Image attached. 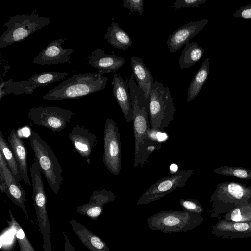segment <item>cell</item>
Wrapping results in <instances>:
<instances>
[{
    "instance_id": "obj_27",
    "label": "cell",
    "mask_w": 251,
    "mask_h": 251,
    "mask_svg": "<svg viewBox=\"0 0 251 251\" xmlns=\"http://www.w3.org/2000/svg\"><path fill=\"white\" fill-rule=\"evenodd\" d=\"M143 0H123V8H127L131 13L138 12L140 15H142L143 13Z\"/></svg>"
},
{
    "instance_id": "obj_13",
    "label": "cell",
    "mask_w": 251,
    "mask_h": 251,
    "mask_svg": "<svg viewBox=\"0 0 251 251\" xmlns=\"http://www.w3.org/2000/svg\"><path fill=\"white\" fill-rule=\"evenodd\" d=\"M66 40V38H59L50 42L34 58L33 62L40 65L71 63L70 55L73 50L62 46Z\"/></svg>"
},
{
    "instance_id": "obj_24",
    "label": "cell",
    "mask_w": 251,
    "mask_h": 251,
    "mask_svg": "<svg viewBox=\"0 0 251 251\" xmlns=\"http://www.w3.org/2000/svg\"><path fill=\"white\" fill-rule=\"evenodd\" d=\"M0 151L4 157L8 167L16 180L20 183L22 177L17 160L10 145L7 144L1 131H0Z\"/></svg>"
},
{
    "instance_id": "obj_1",
    "label": "cell",
    "mask_w": 251,
    "mask_h": 251,
    "mask_svg": "<svg viewBox=\"0 0 251 251\" xmlns=\"http://www.w3.org/2000/svg\"><path fill=\"white\" fill-rule=\"evenodd\" d=\"M128 87L133 109L132 125L134 137L133 166L143 167L149 157L160 147V143L151 135L149 119V99L143 90L137 85L132 74Z\"/></svg>"
},
{
    "instance_id": "obj_6",
    "label": "cell",
    "mask_w": 251,
    "mask_h": 251,
    "mask_svg": "<svg viewBox=\"0 0 251 251\" xmlns=\"http://www.w3.org/2000/svg\"><path fill=\"white\" fill-rule=\"evenodd\" d=\"M202 218L185 211L164 210L157 212L147 219L148 227L163 233L186 232L198 226Z\"/></svg>"
},
{
    "instance_id": "obj_29",
    "label": "cell",
    "mask_w": 251,
    "mask_h": 251,
    "mask_svg": "<svg viewBox=\"0 0 251 251\" xmlns=\"http://www.w3.org/2000/svg\"><path fill=\"white\" fill-rule=\"evenodd\" d=\"M233 16L244 19H251V3L239 8L233 14Z\"/></svg>"
},
{
    "instance_id": "obj_28",
    "label": "cell",
    "mask_w": 251,
    "mask_h": 251,
    "mask_svg": "<svg viewBox=\"0 0 251 251\" xmlns=\"http://www.w3.org/2000/svg\"><path fill=\"white\" fill-rule=\"evenodd\" d=\"M207 0H176L173 3L175 9L181 8L197 7L200 4L205 2Z\"/></svg>"
},
{
    "instance_id": "obj_30",
    "label": "cell",
    "mask_w": 251,
    "mask_h": 251,
    "mask_svg": "<svg viewBox=\"0 0 251 251\" xmlns=\"http://www.w3.org/2000/svg\"><path fill=\"white\" fill-rule=\"evenodd\" d=\"M228 192L237 199H241L244 195L242 186L235 183H231L228 185Z\"/></svg>"
},
{
    "instance_id": "obj_9",
    "label": "cell",
    "mask_w": 251,
    "mask_h": 251,
    "mask_svg": "<svg viewBox=\"0 0 251 251\" xmlns=\"http://www.w3.org/2000/svg\"><path fill=\"white\" fill-rule=\"evenodd\" d=\"M193 173V170H181L159 180L147 189L140 196L136 204L141 206L150 203L162 198L177 188L184 187Z\"/></svg>"
},
{
    "instance_id": "obj_5",
    "label": "cell",
    "mask_w": 251,
    "mask_h": 251,
    "mask_svg": "<svg viewBox=\"0 0 251 251\" xmlns=\"http://www.w3.org/2000/svg\"><path fill=\"white\" fill-rule=\"evenodd\" d=\"M50 23L49 18L32 14L12 16L3 25L7 29L0 37V48L24 40Z\"/></svg>"
},
{
    "instance_id": "obj_32",
    "label": "cell",
    "mask_w": 251,
    "mask_h": 251,
    "mask_svg": "<svg viewBox=\"0 0 251 251\" xmlns=\"http://www.w3.org/2000/svg\"><path fill=\"white\" fill-rule=\"evenodd\" d=\"M63 234L64 235L65 239V251H76L75 248L72 246V245L70 243L68 238V236H67L65 232H63Z\"/></svg>"
},
{
    "instance_id": "obj_31",
    "label": "cell",
    "mask_w": 251,
    "mask_h": 251,
    "mask_svg": "<svg viewBox=\"0 0 251 251\" xmlns=\"http://www.w3.org/2000/svg\"><path fill=\"white\" fill-rule=\"evenodd\" d=\"M231 219L235 222H239L242 220V217L239 209L234 210L230 215Z\"/></svg>"
},
{
    "instance_id": "obj_20",
    "label": "cell",
    "mask_w": 251,
    "mask_h": 251,
    "mask_svg": "<svg viewBox=\"0 0 251 251\" xmlns=\"http://www.w3.org/2000/svg\"><path fill=\"white\" fill-rule=\"evenodd\" d=\"M130 62L132 75L137 85L143 90L146 98L149 99L154 82L151 71L140 58L132 57L130 59Z\"/></svg>"
},
{
    "instance_id": "obj_19",
    "label": "cell",
    "mask_w": 251,
    "mask_h": 251,
    "mask_svg": "<svg viewBox=\"0 0 251 251\" xmlns=\"http://www.w3.org/2000/svg\"><path fill=\"white\" fill-rule=\"evenodd\" d=\"M73 231L90 251H110L105 242L75 219L69 221Z\"/></svg>"
},
{
    "instance_id": "obj_15",
    "label": "cell",
    "mask_w": 251,
    "mask_h": 251,
    "mask_svg": "<svg viewBox=\"0 0 251 251\" xmlns=\"http://www.w3.org/2000/svg\"><path fill=\"white\" fill-rule=\"evenodd\" d=\"M69 137L79 155L89 159L92 149L97 143L96 135L86 127L76 125L72 129Z\"/></svg>"
},
{
    "instance_id": "obj_25",
    "label": "cell",
    "mask_w": 251,
    "mask_h": 251,
    "mask_svg": "<svg viewBox=\"0 0 251 251\" xmlns=\"http://www.w3.org/2000/svg\"><path fill=\"white\" fill-rule=\"evenodd\" d=\"M10 220H6L8 226L13 230L20 247V251H36L20 224L17 221L12 212L8 209Z\"/></svg>"
},
{
    "instance_id": "obj_23",
    "label": "cell",
    "mask_w": 251,
    "mask_h": 251,
    "mask_svg": "<svg viewBox=\"0 0 251 251\" xmlns=\"http://www.w3.org/2000/svg\"><path fill=\"white\" fill-rule=\"evenodd\" d=\"M204 50L195 42L186 44L178 60L181 69L188 68L198 62L203 56Z\"/></svg>"
},
{
    "instance_id": "obj_21",
    "label": "cell",
    "mask_w": 251,
    "mask_h": 251,
    "mask_svg": "<svg viewBox=\"0 0 251 251\" xmlns=\"http://www.w3.org/2000/svg\"><path fill=\"white\" fill-rule=\"evenodd\" d=\"M104 37L110 44L124 50H126L132 45L131 38L120 27L118 23L113 22L111 24Z\"/></svg>"
},
{
    "instance_id": "obj_2",
    "label": "cell",
    "mask_w": 251,
    "mask_h": 251,
    "mask_svg": "<svg viewBox=\"0 0 251 251\" xmlns=\"http://www.w3.org/2000/svg\"><path fill=\"white\" fill-rule=\"evenodd\" d=\"M107 77L98 73L73 75L46 93L42 99L62 100L83 97L103 90Z\"/></svg>"
},
{
    "instance_id": "obj_3",
    "label": "cell",
    "mask_w": 251,
    "mask_h": 251,
    "mask_svg": "<svg viewBox=\"0 0 251 251\" xmlns=\"http://www.w3.org/2000/svg\"><path fill=\"white\" fill-rule=\"evenodd\" d=\"M149 119L152 130L163 132L173 119L174 103L169 88L154 81L150 94Z\"/></svg>"
},
{
    "instance_id": "obj_7",
    "label": "cell",
    "mask_w": 251,
    "mask_h": 251,
    "mask_svg": "<svg viewBox=\"0 0 251 251\" xmlns=\"http://www.w3.org/2000/svg\"><path fill=\"white\" fill-rule=\"evenodd\" d=\"M68 73L66 72L47 71L33 75L30 78L21 81H13L11 78L7 81H1L0 100L5 95L32 94L36 87L43 86L63 79Z\"/></svg>"
},
{
    "instance_id": "obj_26",
    "label": "cell",
    "mask_w": 251,
    "mask_h": 251,
    "mask_svg": "<svg viewBox=\"0 0 251 251\" xmlns=\"http://www.w3.org/2000/svg\"><path fill=\"white\" fill-rule=\"evenodd\" d=\"M179 203L184 211L199 215L203 209L199 202L194 199L186 198L179 200Z\"/></svg>"
},
{
    "instance_id": "obj_22",
    "label": "cell",
    "mask_w": 251,
    "mask_h": 251,
    "mask_svg": "<svg viewBox=\"0 0 251 251\" xmlns=\"http://www.w3.org/2000/svg\"><path fill=\"white\" fill-rule=\"evenodd\" d=\"M209 59H205L193 78L187 92V102L192 101L197 96L206 82L209 73Z\"/></svg>"
},
{
    "instance_id": "obj_14",
    "label": "cell",
    "mask_w": 251,
    "mask_h": 251,
    "mask_svg": "<svg viewBox=\"0 0 251 251\" xmlns=\"http://www.w3.org/2000/svg\"><path fill=\"white\" fill-rule=\"evenodd\" d=\"M115 198V194L111 190L100 189L95 191L90 196L89 202L77 207L76 210L80 214L96 220L102 213L103 206Z\"/></svg>"
},
{
    "instance_id": "obj_10",
    "label": "cell",
    "mask_w": 251,
    "mask_h": 251,
    "mask_svg": "<svg viewBox=\"0 0 251 251\" xmlns=\"http://www.w3.org/2000/svg\"><path fill=\"white\" fill-rule=\"evenodd\" d=\"M75 112L55 106L38 107L30 109L28 117L34 124L44 126L53 132L65 128Z\"/></svg>"
},
{
    "instance_id": "obj_8",
    "label": "cell",
    "mask_w": 251,
    "mask_h": 251,
    "mask_svg": "<svg viewBox=\"0 0 251 251\" xmlns=\"http://www.w3.org/2000/svg\"><path fill=\"white\" fill-rule=\"evenodd\" d=\"M103 161L106 169L115 175L119 174L122 165L120 134L113 119L108 118L104 129Z\"/></svg>"
},
{
    "instance_id": "obj_16",
    "label": "cell",
    "mask_w": 251,
    "mask_h": 251,
    "mask_svg": "<svg viewBox=\"0 0 251 251\" xmlns=\"http://www.w3.org/2000/svg\"><path fill=\"white\" fill-rule=\"evenodd\" d=\"M127 79H124L117 73H114L112 82L114 96L126 121H132L133 109L132 105Z\"/></svg>"
},
{
    "instance_id": "obj_34",
    "label": "cell",
    "mask_w": 251,
    "mask_h": 251,
    "mask_svg": "<svg viewBox=\"0 0 251 251\" xmlns=\"http://www.w3.org/2000/svg\"><path fill=\"white\" fill-rule=\"evenodd\" d=\"M233 175L239 178H246L248 177L246 171L243 169H236L233 171Z\"/></svg>"
},
{
    "instance_id": "obj_17",
    "label": "cell",
    "mask_w": 251,
    "mask_h": 251,
    "mask_svg": "<svg viewBox=\"0 0 251 251\" xmlns=\"http://www.w3.org/2000/svg\"><path fill=\"white\" fill-rule=\"evenodd\" d=\"M89 64L98 70V73L115 72L125 63V59L114 54H108L100 48H96L89 57Z\"/></svg>"
},
{
    "instance_id": "obj_11",
    "label": "cell",
    "mask_w": 251,
    "mask_h": 251,
    "mask_svg": "<svg viewBox=\"0 0 251 251\" xmlns=\"http://www.w3.org/2000/svg\"><path fill=\"white\" fill-rule=\"evenodd\" d=\"M0 188L16 205L20 207L25 217L30 220L25 208L26 193L20 183H18L9 169L6 161L0 151Z\"/></svg>"
},
{
    "instance_id": "obj_4",
    "label": "cell",
    "mask_w": 251,
    "mask_h": 251,
    "mask_svg": "<svg viewBox=\"0 0 251 251\" xmlns=\"http://www.w3.org/2000/svg\"><path fill=\"white\" fill-rule=\"evenodd\" d=\"M29 140L41 171L50 187L57 194L63 181V171L59 161L50 147L32 129Z\"/></svg>"
},
{
    "instance_id": "obj_33",
    "label": "cell",
    "mask_w": 251,
    "mask_h": 251,
    "mask_svg": "<svg viewBox=\"0 0 251 251\" xmlns=\"http://www.w3.org/2000/svg\"><path fill=\"white\" fill-rule=\"evenodd\" d=\"M249 226L245 223H236L234 225V228L238 231H244L248 229Z\"/></svg>"
},
{
    "instance_id": "obj_18",
    "label": "cell",
    "mask_w": 251,
    "mask_h": 251,
    "mask_svg": "<svg viewBox=\"0 0 251 251\" xmlns=\"http://www.w3.org/2000/svg\"><path fill=\"white\" fill-rule=\"evenodd\" d=\"M9 145L17 160L21 176L26 185L30 186L31 182L28 176L27 151L23 139L17 131L11 130L7 136Z\"/></svg>"
},
{
    "instance_id": "obj_12",
    "label": "cell",
    "mask_w": 251,
    "mask_h": 251,
    "mask_svg": "<svg viewBox=\"0 0 251 251\" xmlns=\"http://www.w3.org/2000/svg\"><path fill=\"white\" fill-rule=\"evenodd\" d=\"M208 19L195 20L186 23L170 34L167 41L171 53H175L201 31L207 24Z\"/></svg>"
}]
</instances>
